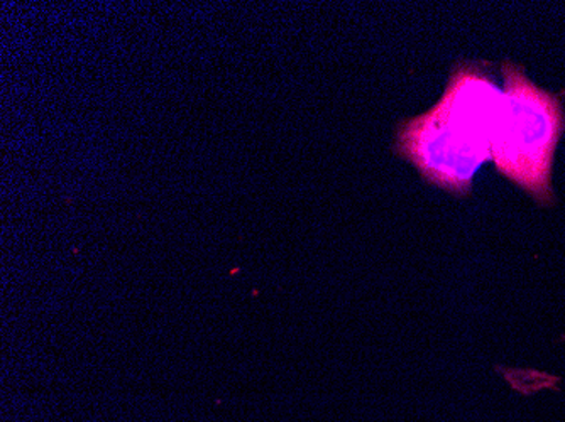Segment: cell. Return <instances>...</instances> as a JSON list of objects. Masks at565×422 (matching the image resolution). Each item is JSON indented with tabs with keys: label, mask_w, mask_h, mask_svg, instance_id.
Wrapping results in <instances>:
<instances>
[{
	"label": "cell",
	"mask_w": 565,
	"mask_h": 422,
	"mask_svg": "<svg viewBox=\"0 0 565 422\" xmlns=\"http://www.w3.org/2000/svg\"><path fill=\"white\" fill-rule=\"evenodd\" d=\"M508 380H510L511 386L525 393V396H532V393L539 392V390L548 389V387H554L557 383V379H554V377L535 372L508 374Z\"/></svg>",
	"instance_id": "obj_3"
},
{
	"label": "cell",
	"mask_w": 565,
	"mask_h": 422,
	"mask_svg": "<svg viewBox=\"0 0 565 422\" xmlns=\"http://www.w3.org/2000/svg\"><path fill=\"white\" fill-rule=\"evenodd\" d=\"M501 73L503 105L491 139V160L541 205H552V166L565 130L561 98L536 87L522 66L507 62Z\"/></svg>",
	"instance_id": "obj_2"
},
{
	"label": "cell",
	"mask_w": 565,
	"mask_h": 422,
	"mask_svg": "<svg viewBox=\"0 0 565 422\" xmlns=\"http://www.w3.org/2000/svg\"><path fill=\"white\" fill-rule=\"evenodd\" d=\"M503 90L475 65H457L443 98L396 130L395 152L425 181L452 195L468 196L472 177L491 160V139Z\"/></svg>",
	"instance_id": "obj_1"
}]
</instances>
